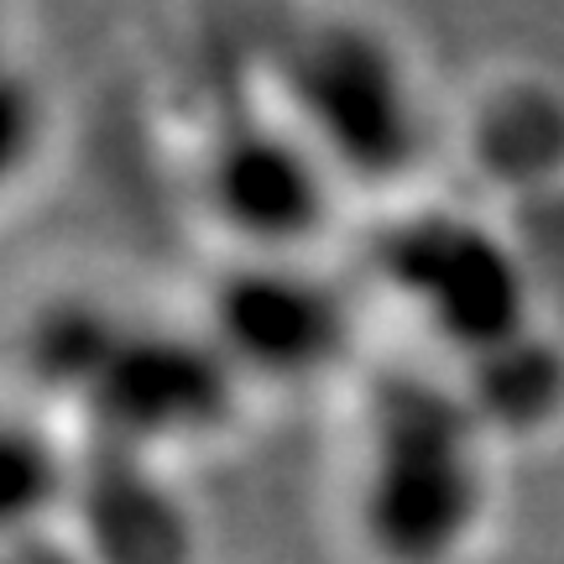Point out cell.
<instances>
[{"label":"cell","instance_id":"obj_1","mask_svg":"<svg viewBox=\"0 0 564 564\" xmlns=\"http://www.w3.org/2000/svg\"><path fill=\"white\" fill-rule=\"evenodd\" d=\"M491 449L455 377L403 371L371 387L345 460L356 549L371 564H460L491 518Z\"/></svg>","mask_w":564,"mask_h":564},{"label":"cell","instance_id":"obj_2","mask_svg":"<svg viewBox=\"0 0 564 564\" xmlns=\"http://www.w3.org/2000/svg\"><path fill=\"white\" fill-rule=\"evenodd\" d=\"M267 100L314 141L335 178L398 188L429 141L419 68L392 32L366 17H308L272 53Z\"/></svg>","mask_w":564,"mask_h":564},{"label":"cell","instance_id":"obj_3","mask_svg":"<svg viewBox=\"0 0 564 564\" xmlns=\"http://www.w3.org/2000/svg\"><path fill=\"white\" fill-rule=\"evenodd\" d=\"M246 398L194 319L162 324L116 308L63 413L84 429V444L178 465L225 440Z\"/></svg>","mask_w":564,"mask_h":564},{"label":"cell","instance_id":"obj_4","mask_svg":"<svg viewBox=\"0 0 564 564\" xmlns=\"http://www.w3.org/2000/svg\"><path fill=\"white\" fill-rule=\"evenodd\" d=\"M371 272L455 366L481 361L539 324L528 257L455 204L398 209L371 246Z\"/></svg>","mask_w":564,"mask_h":564},{"label":"cell","instance_id":"obj_5","mask_svg":"<svg viewBox=\"0 0 564 564\" xmlns=\"http://www.w3.org/2000/svg\"><path fill=\"white\" fill-rule=\"evenodd\" d=\"M345 194L335 167L272 100L220 116L188 162V204L220 257H319Z\"/></svg>","mask_w":564,"mask_h":564},{"label":"cell","instance_id":"obj_6","mask_svg":"<svg viewBox=\"0 0 564 564\" xmlns=\"http://www.w3.org/2000/svg\"><path fill=\"white\" fill-rule=\"evenodd\" d=\"M194 324L246 392H308L356 356V299L319 257H220Z\"/></svg>","mask_w":564,"mask_h":564},{"label":"cell","instance_id":"obj_7","mask_svg":"<svg viewBox=\"0 0 564 564\" xmlns=\"http://www.w3.org/2000/svg\"><path fill=\"white\" fill-rule=\"evenodd\" d=\"M63 528L84 564H199L204 528L178 465L79 444Z\"/></svg>","mask_w":564,"mask_h":564},{"label":"cell","instance_id":"obj_8","mask_svg":"<svg viewBox=\"0 0 564 564\" xmlns=\"http://www.w3.org/2000/svg\"><path fill=\"white\" fill-rule=\"evenodd\" d=\"M455 382L491 440L539 434L564 413V345L544 324H533L528 335L507 340L502 350L460 366Z\"/></svg>","mask_w":564,"mask_h":564},{"label":"cell","instance_id":"obj_9","mask_svg":"<svg viewBox=\"0 0 564 564\" xmlns=\"http://www.w3.org/2000/svg\"><path fill=\"white\" fill-rule=\"evenodd\" d=\"M79 444L37 408L0 403V544L63 523Z\"/></svg>","mask_w":564,"mask_h":564},{"label":"cell","instance_id":"obj_10","mask_svg":"<svg viewBox=\"0 0 564 564\" xmlns=\"http://www.w3.org/2000/svg\"><path fill=\"white\" fill-rule=\"evenodd\" d=\"M47 147H53V100L17 53L0 63V209L32 188Z\"/></svg>","mask_w":564,"mask_h":564},{"label":"cell","instance_id":"obj_11","mask_svg":"<svg viewBox=\"0 0 564 564\" xmlns=\"http://www.w3.org/2000/svg\"><path fill=\"white\" fill-rule=\"evenodd\" d=\"M0 564H84L79 544L68 539V528H37V533H21L0 544Z\"/></svg>","mask_w":564,"mask_h":564},{"label":"cell","instance_id":"obj_12","mask_svg":"<svg viewBox=\"0 0 564 564\" xmlns=\"http://www.w3.org/2000/svg\"><path fill=\"white\" fill-rule=\"evenodd\" d=\"M6 58H17V42H11V17L0 11V63Z\"/></svg>","mask_w":564,"mask_h":564}]
</instances>
